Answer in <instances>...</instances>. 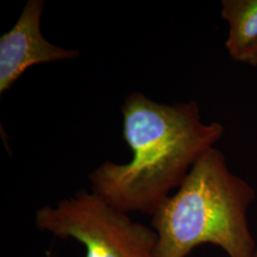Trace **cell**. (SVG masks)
<instances>
[{
	"mask_svg": "<svg viewBox=\"0 0 257 257\" xmlns=\"http://www.w3.org/2000/svg\"><path fill=\"white\" fill-rule=\"evenodd\" d=\"M121 112L133 158L98 166L89 175L91 189L117 210L153 215L225 128L203 122L196 102L163 104L139 92L128 94Z\"/></svg>",
	"mask_w": 257,
	"mask_h": 257,
	"instance_id": "6da1fadb",
	"label": "cell"
},
{
	"mask_svg": "<svg viewBox=\"0 0 257 257\" xmlns=\"http://www.w3.org/2000/svg\"><path fill=\"white\" fill-rule=\"evenodd\" d=\"M255 196L252 187L230 171L220 151L209 150L152 215L156 257H188L204 244L218 247L228 257H254L248 213Z\"/></svg>",
	"mask_w": 257,
	"mask_h": 257,
	"instance_id": "7a4b0ae2",
	"label": "cell"
},
{
	"mask_svg": "<svg viewBox=\"0 0 257 257\" xmlns=\"http://www.w3.org/2000/svg\"><path fill=\"white\" fill-rule=\"evenodd\" d=\"M128 214L96 193L80 191L55 207L40 208L36 225L58 238L80 242L85 257H156V231Z\"/></svg>",
	"mask_w": 257,
	"mask_h": 257,
	"instance_id": "3957f363",
	"label": "cell"
},
{
	"mask_svg": "<svg viewBox=\"0 0 257 257\" xmlns=\"http://www.w3.org/2000/svg\"><path fill=\"white\" fill-rule=\"evenodd\" d=\"M43 0H29L17 23L0 37V93L8 91L29 68L35 65L73 60L77 50L55 46L40 31Z\"/></svg>",
	"mask_w": 257,
	"mask_h": 257,
	"instance_id": "277c9868",
	"label": "cell"
},
{
	"mask_svg": "<svg viewBox=\"0 0 257 257\" xmlns=\"http://www.w3.org/2000/svg\"><path fill=\"white\" fill-rule=\"evenodd\" d=\"M221 17L229 24L225 47L231 59L242 62L257 43V0H223Z\"/></svg>",
	"mask_w": 257,
	"mask_h": 257,
	"instance_id": "5b68a950",
	"label": "cell"
},
{
	"mask_svg": "<svg viewBox=\"0 0 257 257\" xmlns=\"http://www.w3.org/2000/svg\"><path fill=\"white\" fill-rule=\"evenodd\" d=\"M243 63H246L252 67H257V43L249 50V52L243 60Z\"/></svg>",
	"mask_w": 257,
	"mask_h": 257,
	"instance_id": "8992f818",
	"label": "cell"
},
{
	"mask_svg": "<svg viewBox=\"0 0 257 257\" xmlns=\"http://www.w3.org/2000/svg\"><path fill=\"white\" fill-rule=\"evenodd\" d=\"M254 257H257V249H256V252H255V255H254Z\"/></svg>",
	"mask_w": 257,
	"mask_h": 257,
	"instance_id": "52a82bcc",
	"label": "cell"
}]
</instances>
